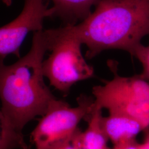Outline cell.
Returning a JSON list of instances; mask_svg holds the SVG:
<instances>
[{"mask_svg": "<svg viewBox=\"0 0 149 149\" xmlns=\"http://www.w3.org/2000/svg\"><path fill=\"white\" fill-rule=\"evenodd\" d=\"M48 51L44 30L34 32L29 52L14 64L0 63V137L17 143L25 141L23 129L43 116L56 99L44 80L43 63Z\"/></svg>", "mask_w": 149, "mask_h": 149, "instance_id": "obj_1", "label": "cell"}, {"mask_svg": "<svg viewBox=\"0 0 149 149\" xmlns=\"http://www.w3.org/2000/svg\"><path fill=\"white\" fill-rule=\"evenodd\" d=\"M72 28L87 47V59L109 49L132 56L149 35V0H100L94 11Z\"/></svg>", "mask_w": 149, "mask_h": 149, "instance_id": "obj_2", "label": "cell"}, {"mask_svg": "<svg viewBox=\"0 0 149 149\" xmlns=\"http://www.w3.org/2000/svg\"><path fill=\"white\" fill-rule=\"evenodd\" d=\"M44 32L51 54L43 61V74L50 85L67 95L76 83L92 78L94 70L82 54V43L72 26L45 29Z\"/></svg>", "mask_w": 149, "mask_h": 149, "instance_id": "obj_3", "label": "cell"}, {"mask_svg": "<svg viewBox=\"0 0 149 149\" xmlns=\"http://www.w3.org/2000/svg\"><path fill=\"white\" fill-rule=\"evenodd\" d=\"M108 65L113 77L103 85L94 86L92 95L96 108L109 113L127 116L138 120L144 129H149V83L139 74L123 77L118 73L116 61Z\"/></svg>", "mask_w": 149, "mask_h": 149, "instance_id": "obj_4", "label": "cell"}, {"mask_svg": "<svg viewBox=\"0 0 149 149\" xmlns=\"http://www.w3.org/2000/svg\"><path fill=\"white\" fill-rule=\"evenodd\" d=\"M94 102L93 96L85 94L77 98V106L74 107L63 100H54L31 134L36 149H52L71 141L79 124L91 112Z\"/></svg>", "mask_w": 149, "mask_h": 149, "instance_id": "obj_5", "label": "cell"}, {"mask_svg": "<svg viewBox=\"0 0 149 149\" xmlns=\"http://www.w3.org/2000/svg\"><path fill=\"white\" fill-rule=\"evenodd\" d=\"M45 0H24L21 13L16 19L1 28L0 60L13 54L20 58L22 44L31 32L43 31V22L54 16L53 7L49 8Z\"/></svg>", "mask_w": 149, "mask_h": 149, "instance_id": "obj_6", "label": "cell"}, {"mask_svg": "<svg viewBox=\"0 0 149 149\" xmlns=\"http://www.w3.org/2000/svg\"><path fill=\"white\" fill-rule=\"evenodd\" d=\"M101 128L109 141L114 145L136 139L144 129L138 120L127 116L109 113L107 117L102 115Z\"/></svg>", "mask_w": 149, "mask_h": 149, "instance_id": "obj_7", "label": "cell"}, {"mask_svg": "<svg viewBox=\"0 0 149 149\" xmlns=\"http://www.w3.org/2000/svg\"><path fill=\"white\" fill-rule=\"evenodd\" d=\"M102 115V109L93 105L91 112L84 119L87 123V128L83 132L78 128L71 139V143L78 149H111L107 145L109 140L100 124Z\"/></svg>", "mask_w": 149, "mask_h": 149, "instance_id": "obj_8", "label": "cell"}, {"mask_svg": "<svg viewBox=\"0 0 149 149\" xmlns=\"http://www.w3.org/2000/svg\"><path fill=\"white\" fill-rule=\"evenodd\" d=\"M100 0H52L55 13L65 24L74 26L83 21L91 13L92 8Z\"/></svg>", "mask_w": 149, "mask_h": 149, "instance_id": "obj_9", "label": "cell"}, {"mask_svg": "<svg viewBox=\"0 0 149 149\" xmlns=\"http://www.w3.org/2000/svg\"><path fill=\"white\" fill-rule=\"evenodd\" d=\"M133 56L135 57L141 64L143 71L140 76L149 83V44L144 45L140 44L134 50Z\"/></svg>", "mask_w": 149, "mask_h": 149, "instance_id": "obj_10", "label": "cell"}, {"mask_svg": "<svg viewBox=\"0 0 149 149\" xmlns=\"http://www.w3.org/2000/svg\"><path fill=\"white\" fill-rule=\"evenodd\" d=\"M52 149H79L71 143V141H68L59 144Z\"/></svg>", "mask_w": 149, "mask_h": 149, "instance_id": "obj_11", "label": "cell"}, {"mask_svg": "<svg viewBox=\"0 0 149 149\" xmlns=\"http://www.w3.org/2000/svg\"><path fill=\"white\" fill-rule=\"evenodd\" d=\"M2 2L7 7L11 6L12 3V0H1Z\"/></svg>", "mask_w": 149, "mask_h": 149, "instance_id": "obj_12", "label": "cell"}, {"mask_svg": "<svg viewBox=\"0 0 149 149\" xmlns=\"http://www.w3.org/2000/svg\"><path fill=\"white\" fill-rule=\"evenodd\" d=\"M144 137L145 139H146L149 141V129H148L144 132Z\"/></svg>", "mask_w": 149, "mask_h": 149, "instance_id": "obj_13", "label": "cell"}]
</instances>
